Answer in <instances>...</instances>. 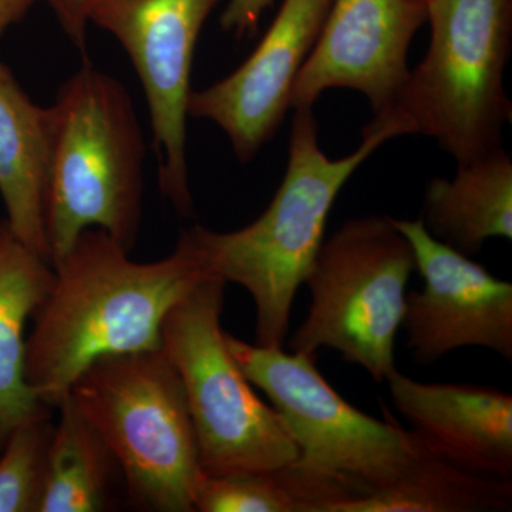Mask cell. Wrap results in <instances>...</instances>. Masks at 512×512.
<instances>
[{
	"label": "cell",
	"instance_id": "cell-1",
	"mask_svg": "<svg viewBox=\"0 0 512 512\" xmlns=\"http://www.w3.org/2000/svg\"><path fill=\"white\" fill-rule=\"evenodd\" d=\"M128 254L103 229L89 228L53 262L25 350L26 383L46 406L56 409L101 357L161 349L165 315L210 272L190 228L158 261Z\"/></svg>",
	"mask_w": 512,
	"mask_h": 512
},
{
	"label": "cell",
	"instance_id": "cell-2",
	"mask_svg": "<svg viewBox=\"0 0 512 512\" xmlns=\"http://www.w3.org/2000/svg\"><path fill=\"white\" fill-rule=\"evenodd\" d=\"M318 134L313 107L293 110L284 180L264 214L237 231L190 228L207 268L251 295L256 345L264 348H284L296 292L325 242L339 192L384 143L414 131L399 109L380 114L363 127L360 146L336 160L320 150Z\"/></svg>",
	"mask_w": 512,
	"mask_h": 512
},
{
	"label": "cell",
	"instance_id": "cell-3",
	"mask_svg": "<svg viewBox=\"0 0 512 512\" xmlns=\"http://www.w3.org/2000/svg\"><path fill=\"white\" fill-rule=\"evenodd\" d=\"M52 113V156L45 224L50 262L89 228L128 252L143 220L146 143L133 99L92 64L66 80Z\"/></svg>",
	"mask_w": 512,
	"mask_h": 512
},
{
	"label": "cell",
	"instance_id": "cell-4",
	"mask_svg": "<svg viewBox=\"0 0 512 512\" xmlns=\"http://www.w3.org/2000/svg\"><path fill=\"white\" fill-rule=\"evenodd\" d=\"M225 340L249 382L285 421L299 454L286 473L312 512L389 487L420 456L416 433L355 409L320 376L316 359L249 345L227 332Z\"/></svg>",
	"mask_w": 512,
	"mask_h": 512
},
{
	"label": "cell",
	"instance_id": "cell-5",
	"mask_svg": "<svg viewBox=\"0 0 512 512\" xmlns=\"http://www.w3.org/2000/svg\"><path fill=\"white\" fill-rule=\"evenodd\" d=\"M69 394L116 458L131 507L194 512L197 436L183 380L163 350L101 357Z\"/></svg>",
	"mask_w": 512,
	"mask_h": 512
},
{
	"label": "cell",
	"instance_id": "cell-6",
	"mask_svg": "<svg viewBox=\"0 0 512 512\" xmlns=\"http://www.w3.org/2000/svg\"><path fill=\"white\" fill-rule=\"evenodd\" d=\"M225 285L207 272L175 303L161 325V350L183 380L202 473H278L298 460V447L229 352L221 325Z\"/></svg>",
	"mask_w": 512,
	"mask_h": 512
},
{
	"label": "cell",
	"instance_id": "cell-7",
	"mask_svg": "<svg viewBox=\"0 0 512 512\" xmlns=\"http://www.w3.org/2000/svg\"><path fill=\"white\" fill-rule=\"evenodd\" d=\"M431 39L397 109L458 163L503 146L512 0H426Z\"/></svg>",
	"mask_w": 512,
	"mask_h": 512
},
{
	"label": "cell",
	"instance_id": "cell-8",
	"mask_svg": "<svg viewBox=\"0 0 512 512\" xmlns=\"http://www.w3.org/2000/svg\"><path fill=\"white\" fill-rule=\"evenodd\" d=\"M416 269L409 239L390 217L367 215L343 222L323 242L305 278L308 315L293 333V353L316 359L339 352L376 383L393 370L406 286Z\"/></svg>",
	"mask_w": 512,
	"mask_h": 512
},
{
	"label": "cell",
	"instance_id": "cell-9",
	"mask_svg": "<svg viewBox=\"0 0 512 512\" xmlns=\"http://www.w3.org/2000/svg\"><path fill=\"white\" fill-rule=\"evenodd\" d=\"M221 0H93L90 23L119 40L146 93L158 185L181 217H194L187 158L195 46Z\"/></svg>",
	"mask_w": 512,
	"mask_h": 512
},
{
	"label": "cell",
	"instance_id": "cell-10",
	"mask_svg": "<svg viewBox=\"0 0 512 512\" xmlns=\"http://www.w3.org/2000/svg\"><path fill=\"white\" fill-rule=\"evenodd\" d=\"M409 239L419 292L406 293L402 326L414 362L431 365L463 348H485L512 362V285L443 244L419 220H396Z\"/></svg>",
	"mask_w": 512,
	"mask_h": 512
},
{
	"label": "cell",
	"instance_id": "cell-11",
	"mask_svg": "<svg viewBox=\"0 0 512 512\" xmlns=\"http://www.w3.org/2000/svg\"><path fill=\"white\" fill-rule=\"evenodd\" d=\"M424 23L426 0H333L293 82L289 110L315 106L330 89L363 94L375 116L396 110L410 76V45Z\"/></svg>",
	"mask_w": 512,
	"mask_h": 512
},
{
	"label": "cell",
	"instance_id": "cell-12",
	"mask_svg": "<svg viewBox=\"0 0 512 512\" xmlns=\"http://www.w3.org/2000/svg\"><path fill=\"white\" fill-rule=\"evenodd\" d=\"M333 0H284L252 55L220 82L188 99V117L212 121L227 134L242 164L275 136L289 111V93L318 42Z\"/></svg>",
	"mask_w": 512,
	"mask_h": 512
},
{
	"label": "cell",
	"instance_id": "cell-13",
	"mask_svg": "<svg viewBox=\"0 0 512 512\" xmlns=\"http://www.w3.org/2000/svg\"><path fill=\"white\" fill-rule=\"evenodd\" d=\"M394 409L427 446L481 476L511 480L512 396L474 384L421 383L393 370Z\"/></svg>",
	"mask_w": 512,
	"mask_h": 512
},
{
	"label": "cell",
	"instance_id": "cell-14",
	"mask_svg": "<svg viewBox=\"0 0 512 512\" xmlns=\"http://www.w3.org/2000/svg\"><path fill=\"white\" fill-rule=\"evenodd\" d=\"M50 156V107L30 99L0 62V197L13 234L49 262L45 208Z\"/></svg>",
	"mask_w": 512,
	"mask_h": 512
},
{
	"label": "cell",
	"instance_id": "cell-15",
	"mask_svg": "<svg viewBox=\"0 0 512 512\" xmlns=\"http://www.w3.org/2000/svg\"><path fill=\"white\" fill-rule=\"evenodd\" d=\"M453 180L431 178L421 221L461 254L476 255L491 238L512 239V160L503 146L458 163Z\"/></svg>",
	"mask_w": 512,
	"mask_h": 512
},
{
	"label": "cell",
	"instance_id": "cell-16",
	"mask_svg": "<svg viewBox=\"0 0 512 512\" xmlns=\"http://www.w3.org/2000/svg\"><path fill=\"white\" fill-rule=\"evenodd\" d=\"M53 276L52 264L0 221V450L16 427L53 410L25 379L26 326Z\"/></svg>",
	"mask_w": 512,
	"mask_h": 512
},
{
	"label": "cell",
	"instance_id": "cell-17",
	"mask_svg": "<svg viewBox=\"0 0 512 512\" xmlns=\"http://www.w3.org/2000/svg\"><path fill=\"white\" fill-rule=\"evenodd\" d=\"M39 512H104L116 508L123 477L116 458L70 394L56 407ZM126 498V497H124Z\"/></svg>",
	"mask_w": 512,
	"mask_h": 512
},
{
	"label": "cell",
	"instance_id": "cell-18",
	"mask_svg": "<svg viewBox=\"0 0 512 512\" xmlns=\"http://www.w3.org/2000/svg\"><path fill=\"white\" fill-rule=\"evenodd\" d=\"M511 507L512 480L468 471L421 440L420 456L396 483L333 505L329 512H500Z\"/></svg>",
	"mask_w": 512,
	"mask_h": 512
},
{
	"label": "cell",
	"instance_id": "cell-19",
	"mask_svg": "<svg viewBox=\"0 0 512 512\" xmlns=\"http://www.w3.org/2000/svg\"><path fill=\"white\" fill-rule=\"evenodd\" d=\"M53 429L46 413L10 433L0 450V512L40 511Z\"/></svg>",
	"mask_w": 512,
	"mask_h": 512
},
{
	"label": "cell",
	"instance_id": "cell-20",
	"mask_svg": "<svg viewBox=\"0 0 512 512\" xmlns=\"http://www.w3.org/2000/svg\"><path fill=\"white\" fill-rule=\"evenodd\" d=\"M311 512L285 470L271 474L207 476L195 484L194 512Z\"/></svg>",
	"mask_w": 512,
	"mask_h": 512
},
{
	"label": "cell",
	"instance_id": "cell-21",
	"mask_svg": "<svg viewBox=\"0 0 512 512\" xmlns=\"http://www.w3.org/2000/svg\"><path fill=\"white\" fill-rule=\"evenodd\" d=\"M275 0H229L222 12L220 25L237 39L255 35L259 22Z\"/></svg>",
	"mask_w": 512,
	"mask_h": 512
},
{
	"label": "cell",
	"instance_id": "cell-22",
	"mask_svg": "<svg viewBox=\"0 0 512 512\" xmlns=\"http://www.w3.org/2000/svg\"><path fill=\"white\" fill-rule=\"evenodd\" d=\"M55 13L60 28L77 49H86L89 12L93 0H42Z\"/></svg>",
	"mask_w": 512,
	"mask_h": 512
},
{
	"label": "cell",
	"instance_id": "cell-23",
	"mask_svg": "<svg viewBox=\"0 0 512 512\" xmlns=\"http://www.w3.org/2000/svg\"><path fill=\"white\" fill-rule=\"evenodd\" d=\"M36 2L40 0H0V39L28 15Z\"/></svg>",
	"mask_w": 512,
	"mask_h": 512
}]
</instances>
